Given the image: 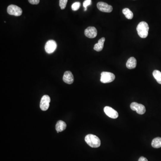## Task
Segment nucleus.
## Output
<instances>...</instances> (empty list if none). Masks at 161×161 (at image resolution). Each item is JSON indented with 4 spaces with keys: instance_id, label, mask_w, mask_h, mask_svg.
<instances>
[{
    "instance_id": "obj_1",
    "label": "nucleus",
    "mask_w": 161,
    "mask_h": 161,
    "mask_svg": "<svg viewBox=\"0 0 161 161\" xmlns=\"http://www.w3.org/2000/svg\"><path fill=\"white\" fill-rule=\"evenodd\" d=\"M86 142L92 148H98L101 145L100 140L97 136L93 134H88L85 137Z\"/></svg>"
},
{
    "instance_id": "obj_2",
    "label": "nucleus",
    "mask_w": 161,
    "mask_h": 161,
    "mask_svg": "<svg viewBox=\"0 0 161 161\" xmlns=\"http://www.w3.org/2000/svg\"><path fill=\"white\" fill-rule=\"evenodd\" d=\"M137 30L138 34L141 38H146L148 35L149 26L146 22H141L137 26Z\"/></svg>"
},
{
    "instance_id": "obj_3",
    "label": "nucleus",
    "mask_w": 161,
    "mask_h": 161,
    "mask_svg": "<svg viewBox=\"0 0 161 161\" xmlns=\"http://www.w3.org/2000/svg\"><path fill=\"white\" fill-rule=\"evenodd\" d=\"M115 75L108 72H102L101 74L100 81L103 83H111L115 80Z\"/></svg>"
},
{
    "instance_id": "obj_4",
    "label": "nucleus",
    "mask_w": 161,
    "mask_h": 161,
    "mask_svg": "<svg viewBox=\"0 0 161 161\" xmlns=\"http://www.w3.org/2000/svg\"><path fill=\"white\" fill-rule=\"evenodd\" d=\"M7 11L10 15L15 16H20L23 13V10L21 8L14 5H10L8 7Z\"/></svg>"
},
{
    "instance_id": "obj_5",
    "label": "nucleus",
    "mask_w": 161,
    "mask_h": 161,
    "mask_svg": "<svg viewBox=\"0 0 161 161\" xmlns=\"http://www.w3.org/2000/svg\"><path fill=\"white\" fill-rule=\"evenodd\" d=\"M130 108L132 110L137 111L140 115H143L146 111V108L144 105L136 102H132L131 104Z\"/></svg>"
},
{
    "instance_id": "obj_6",
    "label": "nucleus",
    "mask_w": 161,
    "mask_h": 161,
    "mask_svg": "<svg viewBox=\"0 0 161 161\" xmlns=\"http://www.w3.org/2000/svg\"><path fill=\"white\" fill-rule=\"evenodd\" d=\"M56 47L57 45L56 41L53 40H49L45 45V50L47 53H52L55 51Z\"/></svg>"
},
{
    "instance_id": "obj_7",
    "label": "nucleus",
    "mask_w": 161,
    "mask_h": 161,
    "mask_svg": "<svg viewBox=\"0 0 161 161\" xmlns=\"http://www.w3.org/2000/svg\"><path fill=\"white\" fill-rule=\"evenodd\" d=\"M51 99L48 95H45L42 97L40 102V108L42 111H45L48 109L49 107Z\"/></svg>"
},
{
    "instance_id": "obj_8",
    "label": "nucleus",
    "mask_w": 161,
    "mask_h": 161,
    "mask_svg": "<svg viewBox=\"0 0 161 161\" xmlns=\"http://www.w3.org/2000/svg\"><path fill=\"white\" fill-rule=\"evenodd\" d=\"M97 8L100 11L105 13H110L113 10L112 6L103 2H99L97 4Z\"/></svg>"
},
{
    "instance_id": "obj_9",
    "label": "nucleus",
    "mask_w": 161,
    "mask_h": 161,
    "mask_svg": "<svg viewBox=\"0 0 161 161\" xmlns=\"http://www.w3.org/2000/svg\"><path fill=\"white\" fill-rule=\"evenodd\" d=\"M84 33L86 37L90 39H93L97 36V30L94 26H89L86 29Z\"/></svg>"
},
{
    "instance_id": "obj_10",
    "label": "nucleus",
    "mask_w": 161,
    "mask_h": 161,
    "mask_svg": "<svg viewBox=\"0 0 161 161\" xmlns=\"http://www.w3.org/2000/svg\"><path fill=\"white\" fill-rule=\"evenodd\" d=\"M104 111L105 114L112 119H116L118 117V113L111 107L106 106L104 108Z\"/></svg>"
},
{
    "instance_id": "obj_11",
    "label": "nucleus",
    "mask_w": 161,
    "mask_h": 161,
    "mask_svg": "<svg viewBox=\"0 0 161 161\" xmlns=\"http://www.w3.org/2000/svg\"><path fill=\"white\" fill-rule=\"evenodd\" d=\"M63 80L66 83L71 84L74 82V77L70 71H67L64 72Z\"/></svg>"
},
{
    "instance_id": "obj_12",
    "label": "nucleus",
    "mask_w": 161,
    "mask_h": 161,
    "mask_svg": "<svg viewBox=\"0 0 161 161\" xmlns=\"http://www.w3.org/2000/svg\"><path fill=\"white\" fill-rule=\"evenodd\" d=\"M105 41V38L104 37L101 38L98 43L94 45V49L97 52H100L102 50L104 46V43Z\"/></svg>"
},
{
    "instance_id": "obj_13",
    "label": "nucleus",
    "mask_w": 161,
    "mask_h": 161,
    "mask_svg": "<svg viewBox=\"0 0 161 161\" xmlns=\"http://www.w3.org/2000/svg\"><path fill=\"white\" fill-rule=\"evenodd\" d=\"M137 62L136 58L131 57L126 63V67L129 69H133L137 66Z\"/></svg>"
},
{
    "instance_id": "obj_14",
    "label": "nucleus",
    "mask_w": 161,
    "mask_h": 161,
    "mask_svg": "<svg viewBox=\"0 0 161 161\" xmlns=\"http://www.w3.org/2000/svg\"><path fill=\"white\" fill-rule=\"evenodd\" d=\"M67 125L66 123L63 121L59 120L57 122L56 125V129L57 132L63 131L66 129Z\"/></svg>"
},
{
    "instance_id": "obj_15",
    "label": "nucleus",
    "mask_w": 161,
    "mask_h": 161,
    "mask_svg": "<svg viewBox=\"0 0 161 161\" xmlns=\"http://www.w3.org/2000/svg\"><path fill=\"white\" fill-rule=\"evenodd\" d=\"M153 147L154 148H159L161 147V138L157 137L153 140L151 143Z\"/></svg>"
},
{
    "instance_id": "obj_16",
    "label": "nucleus",
    "mask_w": 161,
    "mask_h": 161,
    "mask_svg": "<svg viewBox=\"0 0 161 161\" xmlns=\"http://www.w3.org/2000/svg\"><path fill=\"white\" fill-rule=\"evenodd\" d=\"M123 13L128 19H132L133 17V14L129 9L124 8L123 10Z\"/></svg>"
},
{
    "instance_id": "obj_17",
    "label": "nucleus",
    "mask_w": 161,
    "mask_h": 161,
    "mask_svg": "<svg viewBox=\"0 0 161 161\" xmlns=\"http://www.w3.org/2000/svg\"><path fill=\"white\" fill-rule=\"evenodd\" d=\"M153 76L158 83L161 84V72L157 70H155L153 72Z\"/></svg>"
},
{
    "instance_id": "obj_18",
    "label": "nucleus",
    "mask_w": 161,
    "mask_h": 161,
    "mask_svg": "<svg viewBox=\"0 0 161 161\" xmlns=\"http://www.w3.org/2000/svg\"><path fill=\"white\" fill-rule=\"evenodd\" d=\"M67 2L68 0H59V5L61 9L64 10L65 8Z\"/></svg>"
},
{
    "instance_id": "obj_19",
    "label": "nucleus",
    "mask_w": 161,
    "mask_h": 161,
    "mask_svg": "<svg viewBox=\"0 0 161 161\" xmlns=\"http://www.w3.org/2000/svg\"><path fill=\"white\" fill-rule=\"evenodd\" d=\"M80 4L79 2H76L73 3L72 5V9L73 11L78 10L80 7Z\"/></svg>"
},
{
    "instance_id": "obj_20",
    "label": "nucleus",
    "mask_w": 161,
    "mask_h": 161,
    "mask_svg": "<svg viewBox=\"0 0 161 161\" xmlns=\"http://www.w3.org/2000/svg\"><path fill=\"white\" fill-rule=\"evenodd\" d=\"M92 3V1L91 0H85L84 1L83 4V7L85 8V11H86L87 10V7L88 6H90V5Z\"/></svg>"
},
{
    "instance_id": "obj_21",
    "label": "nucleus",
    "mask_w": 161,
    "mask_h": 161,
    "mask_svg": "<svg viewBox=\"0 0 161 161\" xmlns=\"http://www.w3.org/2000/svg\"><path fill=\"white\" fill-rule=\"evenodd\" d=\"M40 0H28L29 3L32 5H37L40 2Z\"/></svg>"
},
{
    "instance_id": "obj_22",
    "label": "nucleus",
    "mask_w": 161,
    "mask_h": 161,
    "mask_svg": "<svg viewBox=\"0 0 161 161\" xmlns=\"http://www.w3.org/2000/svg\"><path fill=\"white\" fill-rule=\"evenodd\" d=\"M138 161H148L146 157H140Z\"/></svg>"
}]
</instances>
